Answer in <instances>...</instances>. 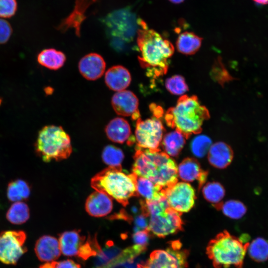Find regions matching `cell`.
I'll use <instances>...</instances> for the list:
<instances>
[{"instance_id":"cell-16","label":"cell","mask_w":268,"mask_h":268,"mask_svg":"<svg viewBox=\"0 0 268 268\" xmlns=\"http://www.w3.org/2000/svg\"><path fill=\"white\" fill-rule=\"evenodd\" d=\"M35 252L38 259L41 262L54 261L61 255L59 242L54 237L44 235L36 241Z\"/></svg>"},{"instance_id":"cell-40","label":"cell","mask_w":268,"mask_h":268,"mask_svg":"<svg viewBox=\"0 0 268 268\" xmlns=\"http://www.w3.org/2000/svg\"><path fill=\"white\" fill-rule=\"evenodd\" d=\"M256 3L266 5L268 4V0H253Z\"/></svg>"},{"instance_id":"cell-1","label":"cell","mask_w":268,"mask_h":268,"mask_svg":"<svg viewBox=\"0 0 268 268\" xmlns=\"http://www.w3.org/2000/svg\"><path fill=\"white\" fill-rule=\"evenodd\" d=\"M137 44L140 52L139 60L144 67L154 77L166 73L169 61L174 53L172 44L155 31L149 29L146 24L138 19Z\"/></svg>"},{"instance_id":"cell-21","label":"cell","mask_w":268,"mask_h":268,"mask_svg":"<svg viewBox=\"0 0 268 268\" xmlns=\"http://www.w3.org/2000/svg\"><path fill=\"white\" fill-rule=\"evenodd\" d=\"M105 132L111 140L118 143L125 142L131 134L129 124L125 119L120 117L113 119L108 123Z\"/></svg>"},{"instance_id":"cell-36","label":"cell","mask_w":268,"mask_h":268,"mask_svg":"<svg viewBox=\"0 0 268 268\" xmlns=\"http://www.w3.org/2000/svg\"><path fill=\"white\" fill-rule=\"evenodd\" d=\"M10 24L6 20L0 18V45L8 42L12 34Z\"/></svg>"},{"instance_id":"cell-41","label":"cell","mask_w":268,"mask_h":268,"mask_svg":"<svg viewBox=\"0 0 268 268\" xmlns=\"http://www.w3.org/2000/svg\"><path fill=\"white\" fill-rule=\"evenodd\" d=\"M170 1H171L172 3H175V4H178L184 1V0H169Z\"/></svg>"},{"instance_id":"cell-23","label":"cell","mask_w":268,"mask_h":268,"mask_svg":"<svg viewBox=\"0 0 268 268\" xmlns=\"http://www.w3.org/2000/svg\"><path fill=\"white\" fill-rule=\"evenodd\" d=\"M96 1V0H76L74 10L64 20L60 28L64 30L71 27H74L76 29V33L79 34L80 24L86 17L84 14L86 9Z\"/></svg>"},{"instance_id":"cell-32","label":"cell","mask_w":268,"mask_h":268,"mask_svg":"<svg viewBox=\"0 0 268 268\" xmlns=\"http://www.w3.org/2000/svg\"><path fill=\"white\" fill-rule=\"evenodd\" d=\"M212 145L211 139L205 135H198L194 137L191 143V149L193 154L196 157H204Z\"/></svg>"},{"instance_id":"cell-28","label":"cell","mask_w":268,"mask_h":268,"mask_svg":"<svg viewBox=\"0 0 268 268\" xmlns=\"http://www.w3.org/2000/svg\"><path fill=\"white\" fill-rule=\"evenodd\" d=\"M28 206L23 201L14 202L9 208L6 214L7 220L13 224L20 225L26 222L29 218Z\"/></svg>"},{"instance_id":"cell-42","label":"cell","mask_w":268,"mask_h":268,"mask_svg":"<svg viewBox=\"0 0 268 268\" xmlns=\"http://www.w3.org/2000/svg\"><path fill=\"white\" fill-rule=\"evenodd\" d=\"M2 102V98L0 97V106L1 105Z\"/></svg>"},{"instance_id":"cell-38","label":"cell","mask_w":268,"mask_h":268,"mask_svg":"<svg viewBox=\"0 0 268 268\" xmlns=\"http://www.w3.org/2000/svg\"><path fill=\"white\" fill-rule=\"evenodd\" d=\"M55 268H80V266L72 260H67L57 262Z\"/></svg>"},{"instance_id":"cell-3","label":"cell","mask_w":268,"mask_h":268,"mask_svg":"<svg viewBox=\"0 0 268 268\" xmlns=\"http://www.w3.org/2000/svg\"><path fill=\"white\" fill-rule=\"evenodd\" d=\"M209 117L208 110L196 96L183 95L174 107L167 111L164 118L168 126L181 132L187 139L201 133L204 121Z\"/></svg>"},{"instance_id":"cell-15","label":"cell","mask_w":268,"mask_h":268,"mask_svg":"<svg viewBox=\"0 0 268 268\" xmlns=\"http://www.w3.org/2000/svg\"><path fill=\"white\" fill-rule=\"evenodd\" d=\"M208 173L202 170L198 161L193 158L184 159L178 167V176L185 182L197 181L200 189L205 183Z\"/></svg>"},{"instance_id":"cell-20","label":"cell","mask_w":268,"mask_h":268,"mask_svg":"<svg viewBox=\"0 0 268 268\" xmlns=\"http://www.w3.org/2000/svg\"><path fill=\"white\" fill-rule=\"evenodd\" d=\"M59 242L61 251L64 255L77 256L85 242V237L81 236L79 231H68L60 234Z\"/></svg>"},{"instance_id":"cell-35","label":"cell","mask_w":268,"mask_h":268,"mask_svg":"<svg viewBox=\"0 0 268 268\" xmlns=\"http://www.w3.org/2000/svg\"><path fill=\"white\" fill-rule=\"evenodd\" d=\"M17 9L16 0H0V17L10 18Z\"/></svg>"},{"instance_id":"cell-7","label":"cell","mask_w":268,"mask_h":268,"mask_svg":"<svg viewBox=\"0 0 268 268\" xmlns=\"http://www.w3.org/2000/svg\"><path fill=\"white\" fill-rule=\"evenodd\" d=\"M34 146L37 155L47 162L66 159L72 151L68 134L54 125L46 126L39 132Z\"/></svg>"},{"instance_id":"cell-22","label":"cell","mask_w":268,"mask_h":268,"mask_svg":"<svg viewBox=\"0 0 268 268\" xmlns=\"http://www.w3.org/2000/svg\"><path fill=\"white\" fill-rule=\"evenodd\" d=\"M136 189L138 196L142 197L145 202L160 200L165 197V189L149 180L137 176Z\"/></svg>"},{"instance_id":"cell-18","label":"cell","mask_w":268,"mask_h":268,"mask_svg":"<svg viewBox=\"0 0 268 268\" xmlns=\"http://www.w3.org/2000/svg\"><path fill=\"white\" fill-rule=\"evenodd\" d=\"M207 158L212 166L216 168L224 169L231 163L233 151L228 144L219 141L211 145L207 153Z\"/></svg>"},{"instance_id":"cell-26","label":"cell","mask_w":268,"mask_h":268,"mask_svg":"<svg viewBox=\"0 0 268 268\" xmlns=\"http://www.w3.org/2000/svg\"><path fill=\"white\" fill-rule=\"evenodd\" d=\"M186 138L179 131L175 130L166 134L163 137L161 145L164 152L169 156H177L185 143Z\"/></svg>"},{"instance_id":"cell-31","label":"cell","mask_w":268,"mask_h":268,"mask_svg":"<svg viewBox=\"0 0 268 268\" xmlns=\"http://www.w3.org/2000/svg\"><path fill=\"white\" fill-rule=\"evenodd\" d=\"M202 192L205 199L212 203L214 207L221 203L225 192L223 186L216 182L206 183L203 187Z\"/></svg>"},{"instance_id":"cell-30","label":"cell","mask_w":268,"mask_h":268,"mask_svg":"<svg viewBox=\"0 0 268 268\" xmlns=\"http://www.w3.org/2000/svg\"><path fill=\"white\" fill-rule=\"evenodd\" d=\"M221 209L226 216L234 219L242 218L247 212V207L241 201L237 200H229L221 203L215 207Z\"/></svg>"},{"instance_id":"cell-25","label":"cell","mask_w":268,"mask_h":268,"mask_svg":"<svg viewBox=\"0 0 268 268\" xmlns=\"http://www.w3.org/2000/svg\"><path fill=\"white\" fill-rule=\"evenodd\" d=\"M202 38L194 33L185 31L179 35L176 41V47L180 53L191 55L199 50Z\"/></svg>"},{"instance_id":"cell-14","label":"cell","mask_w":268,"mask_h":268,"mask_svg":"<svg viewBox=\"0 0 268 268\" xmlns=\"http://www.w3.org/2000/svg\"><path fill=\"white\" fill-rule=\"evenodd\" d=\"M106 67V63L100 55L90 53L84 56L79 61L80 73L89 80H95L101 77Z\"/></svg>"},{"instance_id":"cell-24","label":"cell","mask_w":268,"mask_h":268,"mask_svg":"<svg viewBox=\"0 0 268 268\" xmlns=\"http://www.w3.org/2000/svg\"><path fill=\"white\" fill-rule=\"evenodd\" d=\"M66 60L65 54L56 49L43 50L37 55L38 63L49 69L57 70L62 67Z\"/></svg>"},{"instance_id":"cell-11","label":"cell","mask_w":268,"mask_h":268,"mask_svg":"<svg viewBox=\"0 0 268 268\" xmlns=\"http://www.w3.org/2000/svg\"><path fill=\"white\" fill-rule=\"evenodd\" d=\"M135 14L128 8L115 10L108 14L105 23L111 34L118 40H130L138 25Z\"/></svg>"},{"instance_id":"cell-19","label":"cell","mask_w":268,"mask_h":268,"mask_svg":"<svg viewBox=\"0 0 268 268\" xmlns=\"http://www.w3.org/2000/svg\"><path fill=\"white\" fill-rule=\"evenodd\" d=\"M131 79L129 70L122 66H115L110 67L105 75L107 86L116 92L125 90L130 84Z\"/></svg>"},{"instance_id":"cell-39","label":"cell","mask_w":268,"mask_h":268,"mask_svg":"<svg viewBox=\"0 0 268 268\" xmlns=\"http://www.w3.org/2000/svg\"><path fill=\"white\" fill-rule=\"evenodd\" d=\"M57 263L55 261L46 262L44 264L41 265L40 268H55Z\"/></svg>"},{"instance_id":"cell-12","label":"cell","mask_w":268,"mask_h":268,"mask_svg":"<svg viewBox=\"0 0 268 268\" xmlns=\"http://www.w3.org/2000/svg\"><path fill=\"white\" fill-rule=\"evenodd\" d=\"M165 194L169 206L181 214L189 211L194 205L195 191L187 182H177L165 189Z\"/></svg>"},{"instance_id":"cell-33","label":"cell","mask_w":268,"mask_h":268,"mask_svg":"<svg viewBox=\"0 0 268 268\" xmlns=\"http://www.w3.org/2000/svg\"><path fill=\"white\" fill-rule=\"evenodd\" d=\"M165 87L171 94L183 95L189 90L185 78L180 75H174L166 79Z\"/></svg>"},{"instance_id":"cell-6","label":"cell","mask_w":268,"mask_h":268,"mask_svg":"<svg viewBox=\"0 0 268 268\" xmlns=\"http://www.w3.org/2000/svg\"><path fill=\"white\" fill-rule=\"evenodd\" d=\"M142 213L149 218L148 230L156 236L165 237L183 230L182 214L170 207L165 197L157 201L140 202Z\"/></svg>"},{"instance_id":"cell-13","label":"cell","mask_w":268,"mask_h":268,"mask_svg":"<svg viewBox=\"0 0 268 268\" xmlns=\"http://www.w3.org/2000/svg\"><path fill=\"white\" fill-rule=\"evenodd\" d=\"M111 104L115 112L119 115L132 116L133 119L136 120L140 117L138 99L130 90L116 92L112 98Z\"/></svg>"},{"instance_id":"cell-2","label":"cell","mask_w":268,"mask_h":268,"mask_svg":"<svg viewBox=\"0 0 268 268\" xmlns=\"http://www.w3.org/2000/svg\"><path fill=\"white\" fill-rule=\"evenodd\" d=\"M133 173L146 178L165 189L178 182V167L170 156L160 149L149 150L136 146Z\"/></svg>"},{"instance_id":"cell-34","label":"cell","mask_w":268,"mask_h":268,"mask_svg":"<svg viewBox=\"0 0 268 268\" xmlns=\"http://www.w3.org/2000/svg\"><path fill=\"white\" fill-rule=\"evenodd\" d=\"M124 156L123 151L113 145L106 146L102 153L103 161L109 166H121Z\"/></svg>"},{"instance_id":"cell-4","label":"cell","mask_w":268,"mask_h":268,"mask_svg":"<svg viewBox=\"0 0 268 268\" xmlns=\"http://www.w3.org/2000/svg\"><path fill=\"white\" fill-rule=\"evenodd\" d=\"M137 176L127 174L121 166H109L97 174L91 181V187L96 190L114 199L124 206L133 197L138 196Z\"/></svg>"},{"instance_id":"cell-27","label":"cell","mask_w":268,"mask_h":268,"mask_svg":"<svg viewBox=\"0 0 268 268\" xmlns=\"http://www.w3.org/2000/svg\"><path fill=\"white\" fill-rule=\"evenodd\" d=\"M31 189L28 183L21 179L10 182L7 189V197L9 201H22L27 200L30 195Z\"/></svg>"},{"instance_id":"cell-5","label":"cell","mask_w":268,"mask_h":268,"mask_svg":"<svg viewBox=\"0 0 268 268\" xmlns=\"http://www.w3.org/2000/svg\"><path fill=\"white\" fill-rule=\"evenodd\" d=\"M249 244L224 230L209 241L206 253L215 268H242Z\"/></svg>"},{"instance_id":"cell-8","label":"cell","mask_w":268,"mask_h":268,"mask_svg":"<svg viewBox=\"0 0 268 268\" xmlns=\"http://www.w3.org/2000/svg\"><path fill=\"white\" fill-rule=\"evenodd\" d=\"M189 251L182 248L179 240L170 242L165 249L153 251L145 262L137 265V268H186Z\"/></svg>"},{"instance_id":"cell-9","label":"cell","mask_w":268,"mask_h":268,"mask_svg":"<svg viewBox=\"0 0 268 268\" xmlns=\"http://www.w3.org/2000/svg\"><path fill=\"white\" fill-rule=\"evenodd\" d=\"M165 129L159 118L153 117L136 121L135 131L137 147L149 150L160 149Z\"/></svg>"},{"instance_id":"cell-10","label":"cell","mask_w":268,"mask_h":268,"mask_svg":"<svg viewBox=\"0 0 268 268\" xmlns=\"http://www.w3.org/2000/svg\"><path fill=\"white\" fill-rule=\"evenodd\" d=\"M26 234L22 230L0 232V261L6 265H15L27 251L25 246Z\"/></svg>"},{"instance_id":"cell-37","label":"cell","mask_w":268,"mask_h":268,"mask_svg":"<svg viewBox=\"0 0 268 268\" xmlns=\"http://www.w3.org/2000/svg\"><path fill=\"white\" fill-rule=\"evenodd\" d=\"M150 232L148 229L134 232L133 235V239L134 244L146 247L149 240Z\"/></svg>"},{"instance_id":"cell-17","label":"cell","mask_w":268,"mask_h":268,"mask_svg":"<svg viewBox=\"0 0 268 268\" xmlns=\"http://www.w3.org/2000/svg\"><path fill=\"white\" fill-rule=\"evenodd\" d=\"M112 199L106 194L96 191L87 198L85 203V209L91 216H105L112 210Z\"/></svg>"},{"instance_id":"cell-29","label":"cell","mask_w":268,"mask_h":268,"mask_svg":"<svg viewBox=\"0 0 268 268\" xmlns=\"http://www.w3.org/2000/svg\"><path fill=\"white\" fill-rule=\"evenodd\" d=\"M247 250L250 258L255 262L261 263L268 260V242L263 238L254 239Z\"/></svg>"}]
</instances>
